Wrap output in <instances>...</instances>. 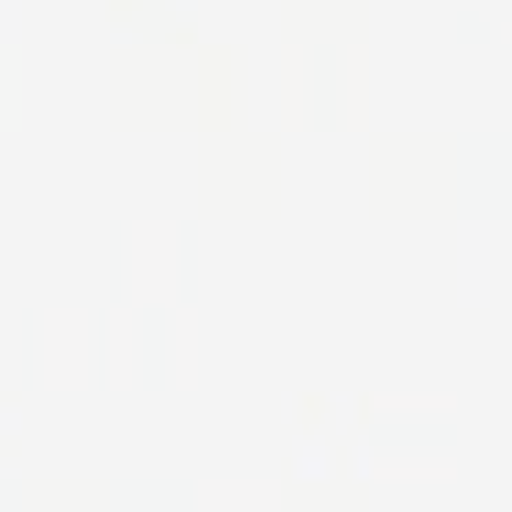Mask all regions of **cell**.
Here are the masks:
<instances>
[{"label": "cell", "instance_id": "6da1fadb", "mask_svg": "<svg viewBox=\"0 0 512 512\" xmlns=\"http://www.w3.org/2000/svg\"><path fill=\"white\" fill-rule=\"evenodd\" d=\"M188 237L177 221H133L116 237V292L133 309H177Z\"/></svg>", "mask_w": 512, "mask_h": 512}, {"label": "cell", "instance_id": "7a4b0ae2", "mask_svg": "<svg viewBox=\"0 0 512 512\" xmlns=\"http://www.w3.org/2000/svg\"><path fill=\"white\" fill-rule=\"evenodd\" d=\"M28 336H34V380L45 391H83L94 380H105L100 375L105 320H94L89 309H45L34 314Z\"/></svg>", "mask_w": 512, "mask_h": 512}, {"label": "cell", "instance_id": "3957f363", "mask_svg": "<svg viewBox=\"0 0 512 512\" xmlns=\"http://www.w3.org/2000/svg\"><path fill=\"white\" fill-rule=\"evenodd\" d=\"M105 386H144V320H138L133 303L105 314Z\"/></svg>", "mask_w": 512, "mask_h": 512}, {"label": "cell", "instance_id": "277c9868", "mask_svg": "<svg viewBox=\"0 0 512 512\" xmlns=\"http://www.w3.org/2000/svg\"><path fill=\"white\" fill-rule=\"evenodd\" d=\"M457 408L452 391H364L358 397V424H375V419H446Z\"/></svg>", "mask_w": 512, "mask_h": 512}, {"label": "cell", "instance_id": "5b68a950", "mask_svg": "<svg viewBox=\"0 0 512 512\" xmlns=\"http://www.w3.org/2000/svg\"><path fill=\"white\" fill-rule=\"evenodd\" d=\"M193 512H287L281 485H259V479H221V485H199Z\"/></svg>", "mask_w": 512, "mask_h": 512}, {"label": "cell", "instance_id": "8992f818", "mask_svg": "<svg viewBox=\"0 0 512 512\" xmlns=\"http://www.w3.org/2000/svg\"><path fill=\"white\" fill-rule=\"evenodd\" d=\"M166 380L182 391L199 386V314L188 309V303H177V309H166Z\"/></svg>", "mask_w": 512, "mask_h": 512}, {"label": "cell", "instance_id": "52a82bcc", "mask_svg": "<svg viewBox=\"0 0 512 512\" xmlns=\"http://www.w3.org/2000/svg\"><path fill=\"white\" fill-rule=\"evenodd\" d=\"M369 485H452L457 463L452 457H369Z\"/></svg>", "mask_w": 512, "mask_h": 512}, {"label": "cell", "instance_id": "ba28073f", "mask_svg": "<svg viewBox=\"0 0 512 512\" xmlns=\"http://www.w3.org/2000/svg\"><path fill=\"white\" fill-rule=\"evenodd\" d=\"M336 72H342V116L336 127H364L369 111H364V89H369V50L364 45H347L336 56Z\"/></svg>", "mask_w": 512, "mask_h": 512}, {"label": "cell", "instance_id": "9c48e42d", "mask_svg": "<svg viewBox=\"0 0 512 512\" xmlns=\"http://www.w3.org/2000/svg\"><path fill=\"white\" fill-rule=\"evenodd\" d=\"M298 496L303 501H292V507H303V512H325V507H331V490H325V485H309V490H298Z\"/></svg>", "mask_w": 512, "mask_h": 512}, {"label": "cell", "instance_id": "30bf717a", "mask_svg": "<svg viewBox=\"0 0 512 512\" xmlns=\"http://www.w3.org/2000/svg\"><path fill=\"white\" fill-rule=\"evenodd\" d=\"M496 45H512V23H501V28H496Z\"/></svg>", "mask_w": 512, "mask_h": 512}]
</instances>
